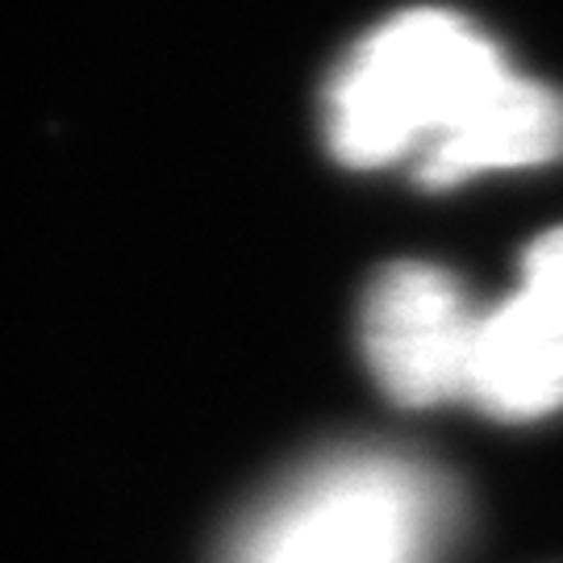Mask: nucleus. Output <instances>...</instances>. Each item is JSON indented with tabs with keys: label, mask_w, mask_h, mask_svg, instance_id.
Returning <instances> with one entry per match:
<instances>
[{
	"label": "nucleus",
	"mask_w": 563,
	"mask_h": 563,
	"mask_svg": "<svg viewBox=\"0 0 563 563\" xmlns=\"http://www.w3.org/2000/svg\"><path fill=\"white\" fill-rule=\"evenodd\" d=\"M509 76L501 51L455 13L413 9L360 51L330 92V146L346 167L422 159Z\"/></svg>",
	"instance_id": "nucleus-1"
},
{
	"label": "nucleus",
	"mask_w": 563,
	"mask_h": 563,
	"mask_svg": "<svg viewBox=\"0 0 563 563\" xmlns=\"http://www.w3.org/2000/svg\"><path fill=\"white\" fill-rule=\"evenodd\" d=\"M426 484L384 455H334L280 484L239 526L225 563H422Z\"/></svg>",
	"instance_id": "nucleus-2"
},
{
	"label": "nucleus",
	"mask_w": 563,
	"mask_h": 563,
	"mask_svg": "<svg viewBox=\"0 0 563 563\" xmlns=\"http://www.w3.org/2000/svg\"><path fill=\"white\" fill-rule=\"evenodd\" d=\"M481 313L443 267L397 263L384 267L363 301V355L384 393L397 405L463 397L467 360Z\"/></svg>",
	"instance_id": "nucleus-3"
},
{
	"label": "nucleus",
	"mask_w": 563,
	"mask_h": 563,
	"mask_svg": "<svg viewBox=\"0 0 563 563\" xmlns=\"http://www.w3.org/2000/svg\"><path fill=\"white\" fill-rule=\"evenodd\" d=\"M563 155V97L543 84L505 76L467 118L418 159L426 188H451L481 172L539 167Z\"/></svg>",
	"instance_id": "nucleus-4"
},
{
	"label": "nucleus",
	"mask_w": 563,
	"mask_h": 563,
	"mask_svg": "<svg viewBox=\"0 0 563 563\" xmlns=\"http://www.w3.org/2000/svg\"><path fill=\"white\" fill-rule=\"evenodd\" d=\"M463 397L501 422H530L563 405V325L522 292L484 313L467 360Z\"/></svg>",
	"instance_id": "nucleus-5"
},
{
	"label": "nucleus",
	"mask_w": 563,
	"mask_h": 563,
	"mask_svg": "<svg viewBox=\"0 0 563 563\" xmlns=\"http://www.w3.org/2000/svg\"><path fill=\"white\" fill-rule=\"evenodd\" d=\"M522 297L555 325H563V230H551L526 246Z\"/></svg>",
	"instance_id": "nucleus-6"
}]
</instances>
